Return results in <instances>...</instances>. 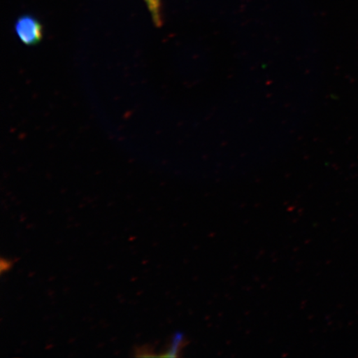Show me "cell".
<instances>
[{
  "label": "cell",
  "mask_w": 358,
  "mask_h": 358,
  "mask_svg": "<svg viewBox=\"0 0 358 358\" xmlns=\"http://www.w3.org/2000/svg\"><path fill=\"white\" fill-rule=\"evenodd\" d=\"M17 38L27 46H34L42 41L43 28L41 22L32 15H22L15 24Z\"/></svg>",
  "instance_id": "cell-1"
},
{
  "label": "cell",
  "mask_w": 358,
  "mask_h": 358,
  "mask_svg": "<svg viewBox=\"0 0 358 358\" xmlns=\"http://www.w3.org/2000/svg\"><path fill=\"white\" fill-rule=\"evenodd\" d=\"M185 336L182 333H176L168 346L166 351L163 355H159L162 357H176L179 356V353L182 351L183 347L185 346Z\"/></svg>",
  "instance_id": "cell-2"
},
{
  "label": "cell",
  "mask_w": 358,
  "mask_h": 358,
  "mask_svg": "<svg viewBox=\"0 0 358 358\" xmlns=\"http://www.w3.org/2000/svg\"><path fill=\"white\" fill-rule=\"evenodd\" d=\"M148 10L152 16V20L157 27L162 25V16H161V0H145Z\"/></svg>",
  "instance_id": "cell-3"
},
{
  "label": "cell",
  "mask_w": 358,
  "mask_h": 358,
  "mask_svg": "<svg viewBox=\"0 0 358 358\" xmlns=\"http://www.w3.org/2000/svg\"><path fill=\"white\" fill-rule=\"evenodd\" d=\"M134 356L138 357H159L154 353L153 347L142 346L138 347L134 350Z\"/></svg>",
  "instance_id": "cell-4"
},
{
  "label": "cell",
  "mask_w": 358,
  "mask_h": 358,
  "mask_svg": "<svg viewBox=\"0 0 358 358\" xmlns=\"http://www.w3.org/2000/svg\"><path fill=\"white\" fill-rule=\"evenodd\" d=\"M13 266V262L10 261V259H7L6 264H4L3 261H1V272L3 273L4 271L10 270V268Z\"/></svg>",
  "instance_id": "cell-5"
}]
</instances>
